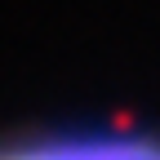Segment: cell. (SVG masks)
Masks as SVG:
<instances>
[{
    "instance_id": "6da1fadb",
    "label": "cell",
    "mask_w": 160,
    "mask_h": 160,
    "mask_svg": "<svg viewBox=\"0 0 160 160\" xmlns=\"http://www.w3.org/2000/svg\"><path fill=\"white\" fill-rule=\"evenodd\" d=\"M0 160H160V138L138 129H76L0 142Z\"/></svg>"
}]
</instances>
